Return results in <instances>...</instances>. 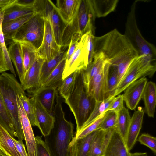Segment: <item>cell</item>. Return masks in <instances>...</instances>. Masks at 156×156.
Here are the masks:
<instances>
[{"mask_svg":"<svg viewBox=\"0 0 156 156\" xmlns=\"http://www.w3.org/2000/svg\"><path fill=\"white\" fill-rule=\"evenodd\" d=\"M93 43L94 55L102 52L111 66L117 67L139 55L126 36L116 29L101 36H94Z\"/></svg>","mask_w":156,"mask_h":156,"instance_id":"obj_1","label":"cell"},{"mask_svg":"<svg viewBox=\"0 0 156 156\" xmlns=\"http://www.w3.org/2000/svg\"><path fill=\"white\" fill-rule=\"evenodd\" d=\"M55 99L54 126L49 134L44 136V142L51 156H69L68 148L73 137L74 125L65 118L62 105L64 100L58 92Z\"/></svg>","mask_w":156,"mask_h":156,"instance_id":"obj_2","label":"cell"},{"mask_svg":"<svg viewBox=\"0 0 156 156\" xmlns=\"http://www.w3.org/2000/svg\"><path fill=\"white\" fill-rule=\"evenodd\" d=\"M73 112L78 132L87 121L94 108L95 101L87 94L83 78V70L77 71L73 88L64 101Z\"/></svg>","mask_w":156,"mask_h":156,"instance_id":"obj_3","label":"cell"},{"mask_svg":"<svg viewBox=\"0 0 156 156\" xmlns=\"http://www.w3.org/2000/svg\"><path fill=\"white\" fill-rule=\"evenodd\" d=\"M0 92L11 118L18 140L24 139L17 102L18 95L25 93L15 76L5 72L0 73Z\"/></svg>","mask_w":156,"mask_h":156,"instance_id":"obj_4","label":"cell"},{"mask_svg":"<svg viewBox=\"0 0 156 156\" xmlns=\"http://www.w3.org/2000/svg\"><path fill=\"white\" fill-rule=\"evenodd\" d=\"M138 1V0L135 1L131 5L125 24L124 35L137 50L139 55H151L156 57L155 47L145 39L142 35L137 25L135 10Z\"/></svg>","mask_w":156,"mask_h":156,"instance_id":"obj_5","label":"cell"},{"mask_svg":"<svg viewBox=\"0 0 156 156\" xmlns=\"http://www.w3.org/2000/svg\"><path fill=\"white\" fill-rule=\"evenodd\" d=\"M44 29L43 18L35 13L13 34L12 41L29 42L37 50L42 42Z\"/></svg>","mask_w":156,"mask_h":156,"instance_id":"obj_6","label":"cell"},{"mask_svg":"<svg viewBox=\"0 0 156 156\" xmlns=\"http://www.w3.org/2000/svg\"><path fill=\"white\" fill-rule=\"evenodd\" d=\"M95 19L88 0H81L76 17L71 24L66 26L63 38L69 41L72 35L76 33H79L82 36L91 31L94 34Z\"/></svg>","mask_w":156,"mask_h":156,"instance_id":"obj_7","label":"cell"},{"mask_svg":"<svg viewBox=\"0 0 156 156\" xmlns=\"http://www.w3.org/2000/svg\"><path fill=\"white\" fill-rule=\"evenodd\" d=\"M35 13L44 19H48L51 24L57 44L61 48L63 34L66 25L60 16L55 5L50 0H36Z\"/></svg>","mask_w":156,"mask_h":156,"instance_id":"obj_8","label":"cell"},{"mask_svg":"<svg viewBox=\"0 0 156 156\" xmlns=\"http://www.w3.org/2000/svg\"><path fill=\"white\" fill-rule=\"evenodd\" d=\"M87 33L82 35L69 60L66 62L63 80L73 72L85 70L89 62V52L87 44Z\"/></svg>","mask_w":156,"mask_h":156,"instance_id":"obj_9","label":"cell"},{"mask_svg":"<svg viewBox=\"0 0 156 156\" xmlns=\"http://www.w3.org/2000/svg\"><path fill=\"white\" fill-rule=\"evenodd\" d=\"M140 58L139 55L131 61L117 87L114 96L119 95L128 86L138 79L146 76L151 77L154 74L156 66L142 67L140 62Z\"/></svg>","mask_w":156,"mask_h":156,"instance_id":"obj_10","label":"cell"},{"mask_svg":"<svg viewBox=\"0 0 156 156\" xmlns=\"http://www.w3.org/2000/svg\"><path fill=\"white\" fill-rule=\"evenodd\" d=\"M110 66L109 62L106 60L99 73L85 86L88 95L95 101H101L105 99Z\"/></svg>","mask_w":156,"mask_h":156,"instance_id":"obj_11","label":"cell"},{"mask_svg":"<svg viewBox=\"0 0 156 156\" xmlns=\"http://www.w3.org/2000/svg\"><path fill=\"white\" fill-rule=\"evenodd\" d=\"M44 33L42 44L37 50L38 56L44 61L53 58L61 50V48L57 44L50 22L47 18L44 19Z\"/></svg>","mask_w":156,"mask_h":156,"instance_id":"obj_12","label":"cell"},{"mask_svg":"<svg viewBox=\"0 0 156 156\" xmlns=\"http://www.w3.org/2000/svg\"><path fill=\"white\" fill-rule=\"evenodd\" d=\"M147 79L141 77L128 86L124 90V100L127 107L131 110L136 108L142 98Z\"/></svg>","mask_w":156,"mask_h":156,"instance_id":"obj_13","label":"cell"},{"mask_svg":"<svg viewBox=\"0 0 156 156\" xmlns=\"http://www.w3.org/2000/svg\"><path fill=\"white\" fill-rule=\"evenodd\" d=\"M36 117L39 125V129L42 135H48L53 127L54 117L50 114L34 95H31Z\"/></svg>","mask_w":156,"mask_h":156,"instance_id":"obj_14","label":"cell"},{"mask_svg":"<svg viewBox=\"0 0 156 156\" xmlns=\"http://www.w3.org/2000/svg\"><path fill=\"white\" fill-rule=\"evenodd\" d=\"M18 95L17 97V102L19 116L27 149L28 155V156H35V137L34 136L32 126L24 111Z\"/></svg>","mask_w":156,"mask_h":156,"instance_id":"obj_15","label":"cell"},{"mask_svg":"<svg viewBox=\"0 0 156 156\" xmlns=\"http://www.w3.org/2000/svg\"><path fill=\"white\" fill-rule=\"evenodd\" d=\"M144 111L141 107H139L131 117L125 143L129 151L135 145L140 129L143 121Z\"/></svg>","mask_w":156,"mask_h":156,"instance_id":"obj_16","label":"cell"},{"mask_svg":"<svg viewBox=\"0 0 156 156\" xmlns=\"http://www.w3.org/2000/svg\"><path fill=\"white\" fill-rule=\"evenodd\" d=\"M130 155L125 141L114 128L102 156H130Z\"/></svg>","mask_w":156,"mask_h":156,"instance_id":"obj_17","label":"cell"},{"mask_svg":"<svg viewBox=\"0 0 156 156\" xmlns=\"http://www.w3.org/2000/svg\"><path fill=\"white\" fill-rule=\"evenodd\" d=\"M81 0H57L58 14L66 26L71 24L77 15Z\"/></svg>","mask_w":156,"mask_h":156,"instance_id":"obj_18","label":"cell"},{"mask_svg":"<svg viewBox=\"0 0 156 156\" xmlns=\"http://www.w3.org/2000/svg\"><path fill=\"white\" fill-rule=\"evenodd\" d=\"M99 130H96L81 138L73 137L68 147L69 156H88L92 141Z\"/></svg>","mask_w":156,"mask_h":156,"instance_id":"obj_19","label":"cell"},{"mask_svg":"<svg viewBox=\"0 0 156 156\" xmlns=\"http://www.w3.org/2000/svg\"><path fill=\"white\" fill-rule=\"evenodd\" d=\"M44 60L38 57L26 73L21 85L27 91L37 88L39 85L42 65Z\"/></svg>","mask_w":156,"mask_h":156,"instance_id":"obj_20","label":"cell"},{"mask_svg":"<svg viewBox=\"0 0 156 156\" xmlns=\"http://www.w3.org/2000/svg\"><path fill=\"white\" fill-rule=\"evenodd\" d=\"M66 58L63 59L41 86L27 91L31 95L38 91L46 88L57 89L62 82V75L66 64Z\"/></svg>","mask_w":156,"mask_h":156,"instance_id":"obj_21","label":"cell"},{"mask_svg":"<svg viewBox=\"0 0 156 156\" xmlns=\"http://www.w3.org/2000/svg\"><path fill=\"white\" fill-rule=\"evenodd\" d=\"M113 128L107 131L99 129L92 141L88 156H102Z\"/></svg>","mask_w":156,"mask_h":156,"instance_id":"obj_22","label":"cell"},{"mask_svg":"<svg viewBox=\"0 0 156 156\" xmlns=\"http://www.w3.org/2000/svg\"><path fill=\"white\" fill-rule=\"evenodd\" d=\"M93 15L96 18L104 17L114 11L118 0H88Z\"/></svg>","mask_w":156,"mask_h":156,"instance_id":"obj_23","label":"cell"},{"mask_svg":"<svg viewBox=\"0 0 156 156\" xmlns=\"http://www.w3.org/2000/svg\"><path fill=\"white\" fill-rule=\"evenodd\" d=\"M8 51L10 59L15 66L21 85L23 80L25 73L20 43L18 41L12 42L9 47Z\"/></svg>","mask_w":156,"mask_h":156,"instance_id":"obj_24","label":"cell"},{"mask_svg":"<svg viewBox=\"0 0 156 156\" xmlns=\"http://www.w3.org/2000/svg\"><path fill=\"white\" fill-rule=\"evenodd\" d=\"M142 98L148 116L150 117H154L156 105V86L154 82H147Z\"/></svg>","mask_w":156,"mask_h":156,"instance_id":"obj_25","label":"cell"},{"mask_svg":"<svg viewBox=\"0 0 156 156\" xmlns=\"http://www.w3.org/2000/svg\"><path fill=\"white\" fill-rule=\"evenodd\" d=\"M105 60L102 52L94 54L92 62L88 65L85 70H83V81L85 87L99 73Z\"/></svg>","mask_w":156,"mask_h":156,"instance_id":"obj_26","label":"cell"},{"mask_svg":"<svg viewBox=\"0 0 156 156\" xmlns=\"http://www.w3.org/2000/svg\"><path fill=\"white\" fill-rule=\"evenodd\" d=\"M67 51L61 48L53 58L48 61H44L41 68L39 85L37 88L43 83L59 63L66 58Z\"/></svg>","mask_w":156,"mask_h":156,"instance_id":"obj_27","label":"cell"},{"mask_svg":"<svg viewBox=\"0 0 156 156\" xmlns=\"http://www.w3.org/2000/svg\"><path fill=\"white\" fill-rule=\"evenodd\" d=\"M58 92L57 89L46 88L39 90L32 95L35 96L47 111L53 115L54 101Z\"/></svg>","mask_w":156,"mask_h":156,"instance_id":"obj_28","label":"cell"},{"mask_svg":"<svg viewBox=\"0 0 156 156\" xmlns=\"http://www.w3.org/2000/svg\"><path fill=\"white\" fill-rule=\"evenodd\" d=\"M33 13H35L33 6H24L16 3L5 11L2 23Z\"/></svg>","mask_w":156,"mask_h":156,"instance_id":"obj_29","label":"cell"},{"mask_svg":"<svg viewBox=\"0 0 156 156\" xmlns=\"http://www.w3.org/2000/svg\"><path fill=\"white\" fill-rule=\"evenodd\" d=\"M35 14L27 15L2 23V29L5 41H12V37L13 34Z\"/></svg>","mask_w":156,"mask_h":156,"instance_id":"obj_30","label":"cell"},{"mask_svg":"<svg viewBox=\"0 0 156 156\" xmlns=\"http://www.w3.org/2000/svg\"><path fill=\"white\" fill-rule=\"evenodd\" d=\"M19 42L20 43L21 47L25 75L39 56L37 50L31 43L26 41Z\"/></svg>","mask_w":156,"mask_h":156,"instance_id":"obj_31","label":"cell"},{"mask_svg":"<svg viewBox=\"0 0 156 156\" xmlns=\"http://www.w3.org/2000/svg\"><path fill=\"white\" fill-rule=\"evenodd\" d=\"M12 137L0 123V145L5 155L20 156L16 148Z\"/></svg>","mask_w":156,"mask_h":156,"instance_id":"obj_32","label":"cell"},{"mask_svg":"<svg viewBox=\"0 0 156 156\" xmlns=\"http://www.w3.org/2000/svg\"><path fill=\"white\" fill-rule=\"evenodd\" d=\"M115 97L112 96L101 101H95L92 112L82 128L88 125L104 114Z\"/></svg>","mask_w":156,"mask_h":156,"instance_id":"obj_33","label":"cell"},{"mask_svg":"<svg viewBox=\"0 0 156 156\" xmlns=\"http://www.w3.org/2000/svg\"><path fill=\"white\" fill-rule=\"evenodd\" d=\"M131 117L128 109L124 107L117 113L114 128L119 133L125 142Z\"/></svg>","mask_w":156,"mask_h":156,"instance_id":"obj_34","label":"cell"},{"mask_svg":"<svg viewBox=\"0 0 156 156\" xmlns=\"http://www.w3.org/2000/svg\"><path fill=\"white\" fill-rule=\"evenodd\" d=\"M0 123L11 136L13 137L14 136H17V134L14 129L12 121L0 92Z\"/></svg>","mask_w":156,"mask_h":156,"instance_id":"obj_35","label":"cell"},{"mask_svg":"<svg viewBox=\"0 0 156 156\" xmlns=\"http://www.w3.org/2000/svg\"><path fill=\"white\" fill-rule=\"evenodd\" d=\"M24 111L32 126H37L39 125L35 115L34 105L31 98L27 97L25 93L18 95Z\"/></svg>","mask_w":156,"mask_h":156,"instance_id":"obj_36","label":"cell"},{"mask_svg":"<svg viewBox=\"0 0 156 156\" xmlns=\"http://www.w3.org/2000/svg\"><path fill=\"white\" fill-rule=\"evenodd\" d=\"M77 71L73 73L62 81L57 90L60 96L65 100L69 97L74 85Z\"/></svg>","mask_w":156,"mask_h":156,"instance_id":"obj_37","label":"cell"},{"mask_svg":"<svg viewBox=\"0 0 156 156\" xmlns=\"http://www.w3.org/2000/svg\"><path fill=\"white\" fill-rule=\"evenodd\" d=\"M119 84L116 66H110L108 79L105 99L114 96Z\"/></svg>","mask_w":156,"mask_h":156,"instance_id":"obj_38","label":"cell"},{"mask_svg":"<svg viewBox=\"0 0 156 156\" xmlns=\"http://www.w3.org/2000/svg\"><path fill=\"white\" fill-rule=\"evenodd\" d=\"M117 116V113L114 111L109 110L106 112L98 129L107 131L115 128Z\"/></svg>","mask_w":156,"mask_h":156,"instance_id":"obj_39","label":"cell"},{"mask_svg":"<svg viewBox=\"0 0 156 156\" xmlns=\"http://www.w3.org/2000/svg\"><path fill=\"white\" fill-rule=\"evenodd\" d=\"M105 114L88 125L82 128L79 131L75 133V135L74 136H73V138L76 139H78L83 137L94 130L98 129L99 126L103 120Z\"/></svg>","mask_w":156,"mask_h":156,"instance_id":"obj_40","label":"cell"},{"mask_svg":"<svg viewBox=\"0 0 156 156\" xmlns=\"http://www.w3.org/2000/svg\"><path fill=\"white\" fill-rule=\"evenodd\" d=\"M35 138V156H51L48 147L42 139V136H37Z\"/></svg>","mask_w":156,"mask_h":156,"instance_id":"obj_41","label":"cell"},{"mask_svg":"<svg viewBox=\"0 0 156 156\" xmlns=\"http://www.w3.org/2000/svg\"><path fill=\"white\" fill-rule=\"evenodd\" d=\"M142 145L150 149L154 154L156 153V138L148 134L144 133L140 136L138 140Z\"/></svg>","mask_w":156,"mask_h":156,"instance_id":"obj_42","label":"cell"},{"mask_svg":"<svg viewBox=\"0 0 156 156\" xmlns=\"http://www.w3.org/2000/svg\"><path fill=\"white\" fill-rule=\"evenodd\" d=\"M82 35L79 33H74L72 36L66 57V62L68 61L75 51Z\"/></svg>","mask_w":156,"mask_h":156,"instance_id":"obj_43","label":"cell"},{"mask_svg":"<svg viewBox=\"0 0 156 156\" xmlns=\"http://www.w3.org/2000/svg\"><path fill=\"white\" fill-rule=\"evenodd\" d=\"M0 45L3 50L5 61L9 70L16 77V76L12 62L9 55L8 49H7L6 47L3 33L0 34Z\"/></svg>","mask_w":156,"mask_h":156,"instance_id":"obj_44","label":"cell"},{"mask_svg":"<svg viewBox=\"0 0 156 156\" xmlns=\"http://www.w3.org/2000/svg\"><path fill=\"white\" fill-rule=\"evenodd\" d=\"M124 101L123 94H119L117 97H115L108 111L112 110L118 113L124 107Z\"/></svg>","mask_w":156,"mask_h":156,"instance_id":"obj_45","label":"cell"},{"mask_svg":"<svg viewBox=\"0 0 156 156\" xmlns=\"http://www.w3.org/2000/svg\"><path fill=\"white\" fill-rule=\"evenodd\" d=\"M12 139L16 148L20 156H28L26 152L23 141L17 140L13 137Z\"/></svg>","mask_w":156,"mask_h":156,"instance_id":"obj_46","label":"cell"},{"mask_svg":"<svg viewBox=\"0 0 156 156\" xmlns=\"http://www.w3.org/2000/svg\"><path fill=\"white\" fill-rule=\"evenodd\" d=\"M9 70L3 50L0 45V73Z\"/></svg>","mask_w":156,"mask_h":156,"instance_id":"obj_47","label":"cell"},{"mask_svg":"<svg viewBox=\"0 0 156 156\" xmlns=\"http://www.w3.org/2000/svg\"><path fill=\"white\" fill-rule=\"evenodd\" d=\"M16 0H0V11H5L16 3Z\"/></svg>","mask_w":156,"mask_h":156,"instance_id":"obj_48","label":"cell"},{"mask_svg":"<svg viewBox=\"0 0 156 156\" xmlns=\"http://www.w3.org/2000/svg\"><path fill=\"white\" fill-rule=\"evenodd\" d=\"M35 0H16L17 4L27 6H33Z\"/></svg>","mask_w":156,"mask_h":156,"instance_id":"obj_49","label":"cell"},{"mask_svg":"<svg viewBox=\"0 0 156 156\" xmlns=\"http://www.w3.org/2000/svg\"><path fill=\"white\" fill-rule=\"evenodd\" d=\"M4 12L0 11V34L2 33V25L3 22Z\"/></svg>","mask_w":156,"mask_h":156,"instance_id":"obj_50","label":"cell"},{"mask_svg":"<svg viewBox=\"0 0 156 156\" xmlns=\"http://www.w3.org/2000/svg\"><path fill=\"white\" fill-rule=\"evenodd\" d=\"M130 156H147V154L146 152H136L131 153Z\"/></svg>","mask_w":156,"mask_h":156,"instance_id":"obj_51","label":"cell"},{"mask_svg":"<svg viewBox=\"0 0 156 156\" xmlns=\"http://www.w3.org/2000/svg\"><path fill=\"white\" fill-rule=\"evenodd\" d=\"M5 154L0 148V156H4Z\"/></svg>","mask_w":156,"mask_h":156,"instance_id":"obj_52","label":"cell"},{"mask_svg":"<svg viewBox=\"0 0 156 156\" xmlns=\"http://www.w3.org/2000/svg\"><path fill=\"white\" fill-rule=\"evenodd\" d=\"M4 156H9L6 155H5Z\"/></svg>","mask_w":156,"mask_h":156,"instance_id":"obj_53","label":"cell"}]
</instances>
